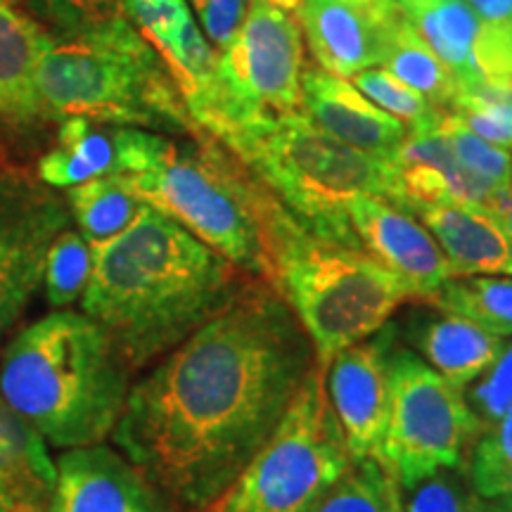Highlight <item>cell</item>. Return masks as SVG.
Returning a JSON list of instances; mask_svg holds the SVG:
<instances>
[{"label":"cell","instance_id":"obj_41","mask_svg":"<svg viewBox=\"0 0 512 512\" xmlns=\"http://www.w3.org/2000/svg\"><path fill=\"white\" fill-rule=\"evenodd\" d=\"M399 3V8L406 12V17H415L418 12L432 8V5L441 3V0H396Z\"/></svg>","mask_w":512,"mask_h":512},{"label":"cell","instance_id":"obj_36","mask_svg":"<svg viewBox=\"0 0 512 512\" xmlns=\"http://www.w3.org/2000/svg\"><path fill=\"white\" fill-rule=\"evenodd\" d=\"M190 3L200 19L204 38H209L216 50H223L240 31L252 0H190Z\"/></svg>","mask_w":512,"mask_h":512},{"label":"cell","instance_id":"obj_29","mask_svg":"<svg viewBox=\"0 0 512 512\" xmlns=\"http://www.w3.org/2000/svg\"><path fill=\"white\" fill-rule=\"evenodd\" d=\"M448 112L479 138L512 150V86L479 81L470 91L456 93Z\"/></svg>","mask_w":512,"mask_h":512},{"label":"cell","instance_id":"obj_19","mask_svg":"<svg viewBox=\"0 0 512 512\" xmlns=\"http://www.w3.org/2000/svg\"><path fill=\"white\" fill-rule=\"evenodd\" d=\"M406 337L411 342L408 349L463 392L494 368L508 344L503 337L491 335L467 318L446 311L415 318L408 325Z\"/></svg>","mask_w":512,"mask_h":512},{"label":"cell","instance_id":"obj_43","mask_svg":"<svg viewBox=\"0 0 512 512\" xmlns=\"http://www.w3.org/2000/svg\"><path fill=\"white\" fill-rule=\"evenodd\" d=\"M169 3V0H124V8H136V5H162Z\"/></svg>","mask_w":512,"mask_h":512},{"label":"cell","instance_id":"obj_8","mask_svg":"<svg viewBox=\"0 0 512 512\" xmlns=\"http://www.w3.org/2000/svg\"><path fill=\"white\" fill-rule=\"evenodd\" d=\"M216 53L214 74L183 95L204 136L223 145L256 121L304 112V34L290 10L252 0L238 34Z\"/></svg>","mask_w":512,"mask_h":512},{"label":"cell","instance_id":"obj_33","mask_svg":"<svg viewBox=\"0 0 512 512\" xmlns=\"http://www.w3.org/2000/svg\"><path fill=\"white\" fill-rule=\"evenodd\" d=\"M29 3L60 34L126 17L124 0H29Z\"/></svg>","mask_w":512,"mask_h":512},{"label":"cell","instance_id":"obj_28","mask_svg":"<svg viewBox=\"0 0 512 512\" xmlns=\"http://www.w3.org/2000/svg\"><path fill=\"white\" fill-rule=\"evenodd\" d=\"M93 273V247L83 240L79 230L64 228L48 249L43 292L53 311L69 309L81 302Z\"/></svg>","mask_w":512,"mask_h":512},{"label":"cell","instance_id":"obj_42","mask_svg":"<svg viewBox=\"0 0 512 512\" xmlns=\"http://www.w3.org/2000/svg\"><path fill=\"white\" fill-rule=\"evenodd\" d=\"M15 512H48V503H24Z\"/></svg>","mask_w":512,"mask_h":512},{"label":"cell","instance_id":"obj_32","mask_svg":"<svg viewBox=\"0 0 512 512\" xmlns=\"http://www.w3.org/2000/svg\"><path fill=\"white\" fill-rule=\"evenodd\" d=\"M401 512H479V498L458 470H441L401 489Z\"/></svg>","mask_w":512,"mask_h":512},{"label":"cell","instance_id":"obj_26","mask_svg":"<svg viewBox=\"0 0 512 512\" xmlns=\"http://www.w3.org/2000/svg\"><path fill=\"white\" fill-rule=\"evenodd\" d=\"M425 304L467 318L496 337H512V275L448 278Z\"/></svg>","mask_w":512,"mask_h":512},{"label":"cell","instance_id":"obj_22","mask_svg":"<svg viewBox=\"0 0 512 512\" xmlns=\"http://www.w3.org/2000/svg\"><path fill=\"white\" fill-rule=\"evenodd\" d=\"M114 174H119V126L81 117L60 121L57 145L38 162V176L50 188L69 190Z\"/></svg>","mask_w":512,"mask_h":512},{"label":"cell","instance_id":"obj_45","mask_svg":"<svg viewBox=\"0 0 512 512\" xmlns=\"http://www.w3.org/2000/svg\"><path fill=\"white\" fill-rule=\"evenodd\" d=\"M299 3H302V0H287V5H290V10H294V12H297Z\"/></svg>","mask_w":512,"mask_h":512},{"label":"cell","instance_id":"obj_16","mask_svg":"<svg viewBox=\"0 0 512 512\" xmlns=\"http://www.w3.org/2000/svg\"><path fill=\"white\" fill-rule=\"evenodd\" d=\"M441 114L430 124L408 128L406 140L387 159L392 185L389 202L408 211L430 204H472L486 209L498 190L479 181L458 162L439 128Z\"/></svg>","mask_w":512,"mask_h":512},{"label":"cell","instance_id":"obj_37","mask_svg":"<svg viewBox=\"0 0 512 512\" xmlns=\"http://www.w3.org/2000/svg\"><path fill=\"white\" fill-rule=\"evenodd\" d=\"M503 465H512V403L494 425L479 434L470 448L465 470H491Z\"/></svg>","mask_w":512,"mask_h":512},{"label":"cell","instance_id":"obj_13","mask_svg":"<svg viewBox=\"0 0 512 512\" xmlns=\"http://www.w3.org/2000/svg\"><path fill=\"white\" fill-rule=\"evenodd\" d=\"M403 15L396 0H302L297 8L313 60L342 79L380 67L389 36Z\"/></svg>","mask_w":512,"mask_h":512},{"label":"cell","instance_id":"obj_21","mask_svg":"<svg viewBox=\"0 0 512 512\" xmlns=\"http://www.w3.org/2000/svg\"><path fill=\"white\" fill-rule=\"evenodd\" d=\"M53 486L55 463L48 444L0 396V512L48 503Z\"/></svg>","mask_w":512,"mask_h":512},{"label":"cell","instance_id":"obj_38","mask_svg":"<svg viewBox=\"0 0 512 512\" xmlns=\"http://www.w3.org/2000/svg\"><path fill=\"white\" fill-rule=\"evenodd\" d=\"M465 479L477 498H512V465L491 470H465Z\"/></svg>","mask_w":512,"mask_h":512},{"label":"cell","instance_id":"obj_9","mask_svg":"<svg viewBox=\"0 0 512 512\" xmlns=\"http://www.w3.org/2000/svg\"><path fill=\"white\" fill-rule=\"evenodd\" d=\"M351 463L325 370L316 366L275 432L207 512H311Z\"/></svg>","mask_w":512,"mask_h":512},{"label":"cell","instance_id":"obj_46","mask_svg":"<svg viewBox=\"0 0 512 512\" xmlns=\"http://www.w3.org/2000/svg\"><path fill=\"white\" fill-rule=\"evenodd\" d=\"M510 190H512V176H510Z\"/></svg>","mask_w":512,"mask_h":512},{"label":"cell","instance_id":"obj_25","mask_svg":"<svg viewBox=\"0 0 512 512\" xmlns=\"http://www.w3.org/2000/svg\"><path fill=\"white\" fill-rule=\"evenodd\" d=\"M380 67L425 95L439 110L451 105L458 93L456 79L406 15L389 36Z\"/></svg>","mask_w":512,"mask_h":512},{"label":"cell","instance_id":"obj_39","mask_svg":"<svg viewBox=\"0 0 512 512\" xmlns=\"http://www.w3.org/2000/svg\"><path fill=\"white\" fill-rule=\"evenodd\" d=\"M482 22H503L512 19V0H467Z\"/></svg>","mask_w":512,"mask_h":512},{"label":"cell","instance_id":"obj_27","mask_svg":"<svg viewBox=\"0 0 512 512\" xmlns=\"http://www.w3.org/2000/svg\"><path fill=\"white\" fill-rule=\"evenodd\" d=\"M311 512H401V486L380 460H358Z\"/></svg>","mask_w":512,"mask_h":512},{"label":"cell","instance_id":"obj_5","mask_svg":"<svg viewBox=\"0 0 512 512\" xmlns=\"http://www.w3.org/2000/svg\"><path fill=\"white\" fill-rule=\"evenodd\" d=\"M38 95L46 119L81 117L157 133H202L171 69L128 15L62 34L48 31Z\"/></svg>","mask_w":512,"mask_h":512},{"label":"cell","instance_id":"obj_12","mask_svg":"<svg viewBox=\"0 0 512 512\" xmlns=\"http://www.w3.org/2000/svg\"><path fill=\"white\" fill-rule=\"evenodd\" d=\"M396 335L399 328L389 320L380 332L344 349L325 368L330 406L354 463H382L389 420V356L396 347Z\"/></svg>","mask_w":512,"mask_h":512},{"label":"cell","instance_id":"obj_31","mask_svg":"<svg viewBox=\"0 0 512 512\" xmlns=\"http://www.w3.org/2000/svg\"><path fill=\"white\" fill-rule=\"evenodd\" d=\"M351 83L361 91L370 102H375L380 110L392 114L394 119H399L408 128L425 126L439 117L441 112L437 105H432L425 95L415 91V88L408 86L396 79L394 74H389L387 69L382 67H370L363 69L351 76Z\"/></svg>","mask_w":512,"mask_h":512},{"label":"cell","instance_id":"obj_7","mask_svg":"<svg viewBox=\"0 0 512 512\" xmlns=\"http://www.w3.org/2000/svg\"><path fill=\"white\" fill-rule=\"evenodd\" d=\"M223 147L316 238L361 247L349 221L356 195L392 192L384 159L323 133L306 114L256 121Z\"/></svg>","mask_w":512,"mask_h":512},{"label":"cell","instance_id":"obj_20","mask_svg":"<svg viewBox=\"0 0 512 512\" xmlns=\"http://www.w3.org/2000/svg\"><path fill=\"white\" fill-rule=\"evenodd\" d=\"M48 31L19 12L10 0H0V124L31 128L41 121L38 67Z\"/></svg>","mask_w":512,"mask_h":512},{"label":"cell","instance_id":"obj_35","mask_svg":"<svg viewBox=\"0 0 512 512\" xmlns=\"http://www.w3.org/2000/svg\"><path fill=\"white\" fill-rule=\"evenodd\" d=\"M465 396L470 401L472 411L477 413L484 430L489 425H494L508 411L512 403V344H505L503 354L494 363V368Z\"/></svg>","mask_w":512,"mask_h":512},{"label":"cell","instance_id":"obj_24","mask_svg":"<svg viewBox=\"0 0 512 512\" xmlns=\"http://www.w3.org/2000/svg\"><path fill=\"white\" fill-rule=\"evenodd\" d=\"M430 43L448 72L456 79L458 93L475 88L482 76L475 64V41L482 19L467 5V0H441L432 8L408 17Z\"/></svg>","mask_w":512,"mask_h":512},{"label":"cell","instance_id":"obj_44","mask_svg":"<svg viewBox=\"0 0 512 512\" xmlns=\"http://www.w3.org/2000/svg\"><path fill=\"white\" fill-rule=\"evenodd\" d=\"M268 3H273V5H280V8L290 10V5H287V0H268ZM290 12H292V10H290Z\"/></svg>","mask_w":512,"mask_h":512},{"label":"cell","instance_id":"obj_6","mask_svg":"<svg viewBox=\"0 0 512 512\" xmlns=\"http://www.w3.org/2000/svg\"><path fill=\"white\" fill-rule=\"evenodd\" d=\"M271 271V285L292 306L323 370L344 349L380 332L399 306L418 302L366 249L316 238L283 204L271 223Z\"/></svg>","mask_w":512,"mask_h":512},{"label":"cell","instance_id":"obj_2","mask_svg":"<svg viewBox=\"0 0 512 512\" xmlns=\"http://www.w3.org/2000/svg\"><path fill=\"white\" fill-rule=\"evenodd\" d=\"M247 278L174 219L147 207L126 233L93 252L81 311L136 373L195 335Z\"/></svg>","mask_w":512,"mask_h":512},{"label":"cell","instance_id":"obj_15","mask_svg":"<svg viewBox=\"0 0 512 512\" xmlns=\"http://www.w3.org/2000/svg\"><path fill=\"white\" fill-rule=\"evenodd\" d=\"M349 221L358 242L382 266L399 275L425 302L451 278L439 242L413 211L380 195H356L349 202Z\"/></svg>","mask_w":512,"mask_h":512},{"label":"cell","instance_id":"obj_40","mask_svg":"<svg viewBox=\"0 0 512 512\" xmlns=\"http://www.w3.org/2000/svg\"><path fill=\"white\" fill-rule=\"evenodd\" d=\"M479 512H512V498H479Z\"/></svg>","mask_w":512,"mask_h":512},{"label":"cell","instance_id":"obj_10","mask_svg":"<svg viewBox=\"0 0 512 512\" xmlns=\"http://www.w3.org/2000/svg\"><path fill=\"white\" fill-rule=\"evenodd\" d=\"M484 432L463 389L441 377L408 347L389 356V420L382 463L401 489L441 470H465Z\"/></svg>","mask_w":512,"mask_h":512},{"label":"cell","instance_id":"obj_11","mask_svg":"<svg viewBox=\"0 0 512 512\" xmlns=\"http://www.w3.org/2000/svg\"><path fill=\"white\" fill-rule=\"evenodd\" d=\"M69 221L55 188L29 176H0V339L41 290L48 249Z\"/></svg>","mask_w":512,"mask_h":512},{"label":"cell","instance_id":"obj_34","mask_svg":"<svg viewBox=\"0 0 512 512\" xmlns=\"http://www.w3.org/2000/svg\"><path fill=\"white\" fill-rule=\"evenodd\" d=\"M475 64L482 81L512 86V19L482 22L475 41Z\"/></svg>","mask_w":512,"mask_h":512},{"label":"cell","instance_id":"obj_18","mask_svg":"<svg viewBox=\"0 0 512 512\" xmlns=\"http://www.w3.org/2000/svg\"><path fill=\"white\" fill-rule=\"evenodd\" d=\"M413 214L439 242L451 278L512 275L508 235L491 211L472 204H430Z\"/></svg>","mask_w":512,"mask_h":512},{"label":"cell","instance_id":"obj_30","mask_svg":"<svg viewBox=\"0 0 512 512\" xmlns=\"http://www.w3.org/2000/svg\"><path fill=\"white\" fill-rule=\"evenodd\" d=\"M441 133L448 138L453 147V155L460 164L477 176L479 181L491 185L494 190L510 188L512 176V152L501 145L489 143V140L479 138L475 131H470L456 114L444 112L439 121Z\"/></svg>","mask_w":512,"mask_h":512},{"label":"cell","instance_id":"obj_17","mask_svg":"<svg viewBox=\"0 0 512 512\" xmlns=\"http://www.w3.org/2000/svg\"><path fill=\"white\" fill-rule=\"evenodd\" d=\"M302 102L304 114L320 131L384 162L408 136V126L403 121L380 110L354 83L325 72L318 64L304 67Z\"/></svg>","mask_w":512,"mask_h":512},{"label":"cell","instance_id":"obj_4","mask_svg":"<svg viewBox=\"0 0 512 512\" xmlns=\"http://www.w3.org/2000/svg\"><path fill=\"white\" fill-rule=\"evenodd\" d=\"M131 368L83 311H50L12 337L0 356V396L55 448L112 437Z\"/></svg>","mask_w":512,"mask_h":512},{"label":"cell","instance_id":"obj_1","mask_svg":"<svg viewBox=\"0 0 512 512\" xmlns=\"http://www.w3.org/2000/svg\"><path fill=\"white\" fill-rule=\"evenodd\" d=\"M316 366L283 294L247 278L209 323L131 384L112 439L176 512H207Z\"/></svg>","mask_w":512,"mask_h":512},{"label":"cell","instance_id":"obj_23","mask_svg":"<svg viewBox=\"0 0 512 512\" xmlns=\"http://www.w3.org/2000/svg\"><path fill=\"white\" fill-rule=\"evenodd\" d=\"M67 207L83 240L95 249L119 238L140 219L147 204L119 174L102 176L67 190Z\"/></svg>","mask_w":512,"mask_h":512},{"label":"cell","instance_id":"obj_14","mask_svg":"<svg viewBox=\"0 0 512 512\" xmlns=\"http://www.w3.org/2000/svg\"><path fill=\"white\" fill-rule=\"evenodd\" d=\"M48 512L176 510L124 453L105 444H93L60 453Z\"/></svg>","mask_w":512,"mask_h":512},{"label":"cell","instance_id":"obj_3","mask_svg":"<svg viewBox=\"0 0 512 512\" xmlns=\"http://www.w3.org/2000/svg\"><path fill=\"white\" fill-rule=\"evenodd\" d=\"M119 176L147 207L162 211L249 278L271 283V223L278 200L226 147L197 133L176 143L119 126Z\"/></svg>","mask_w":512,"mask_h":512}]
</instances>
